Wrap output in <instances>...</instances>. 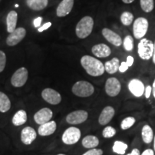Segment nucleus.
<instances>
[{
  "label": "nucleus",
  "mask_w": 155,
  "mask_h": 155,
  "mask_svg": "<svg viewBox=\"0 0 155 155\" xmlns=\"http://www.w3.org/2000/svg\"><path fill=\"white\" fill-rule=\"evenodd\" d=\"M81 64L86 73L91 76H101L105 72V68L102 62L92 56H83L81 59Z\"/></svg>",
  "instance_id": "obj_1"
},
{
  "label": "nucleus",
  "mask_w": 155,
  "mask_h": 155,
  "mask_svg": "<svg viewBox=\"0 0 155 155\" xmlns=\"http://www.w3.org/2000/svg\"><path fill=\"white\" fill-rule=\"evenodd\" d=\"M94 19L90 16L83 17L78 22L75 28V34L80 39L86 38L91 34L94 28Z\"/></svg>",
  "instance_id": "obj_2"
},
{
  "label": "nucleus",
  "mask_w": 155,
  "mask_h": 155,
  "mask_svg": "<svg viewBox=\"0 0 155 155\" xmlns=\"http://www.w3.org/2000/svg\"><path fill=\"white\" fill-rule=\"evenodd\" d=\"M94 91V86L86 81H78L72 87L73 94L81 98H86L92 96Z\"/></svg>",
  "instance_id": "obj_3"
},
{
  "label": "nucleus",
  "mask_w": 155,
  "mask_h": 155,
  "mask_svg": "<svg viewBox=\"0 0 155 155\" xmlns=\"http://www.w3.org/2000/svg\"><path fill=\"white\" fill-rule=\"evenodd\" d=\"M154 44L152 40L142 38L138 44V55L141 59L149 61L152 58Z\"/></svg>",
  "instance_id": "obj_4"
},
{
  "label": "nucleus",
  "mask_w": 155,
  "mask_h": 155,
  "mask_svg": "<svg viewBox=\"0 0 155 155\" xmlns=\"http://www.w3.org/2000/svg\"><path fill=\"white\" fill-rule=\"evenodd\" d=\"M81 137V131L78 128L71 127L64 131L62 135V141L65 144L73 145L80 140Z\"/></svg>",
  "instance_id": "obj_5"
},
{
  "label": "nucleus",
  "mask_w": 155,
  "mask_h": 155,
  "mask_svg": "<svg viewBox=\"0 0 155 155\" xmlns=\"http://www.w3.org/2000/svg\"><path fill=\"white\" fill-rule=\"evenodd\" d=\"M149 28L148 20L144 17H139L134 22L133 34L136 39H142L147 34Z\"/></svg>",
  "instance_id": "obj_6"
},
{
  "label": "nucleus",
  "mask_w": 155,
  "mask_h": 155,
  "mask_svg": "<svg viewBox=\"0 0 155 155\" xmlns=\"http://www.w3.org/2000/svg\"><path fill=\"white\" fill-rule=\"evenodd\" d=\"M28 79V71L26 68L22 67L17 69L11 78V83L15 88L25 86Z\"/></svg>",
  "instance_id": "obj_7"
},
{
  "label": "nucleus",
  "mask_w": 155,
  "mask_h": 155,
  "mask_svg": "<svg viewBox=\"0 0 155 155\" xmlns=\"http://www.w3.org/2000/svg\"><path fill=\"white\" fill-rule=\"evenodd\" d=\"M88 114L84 110H78L68 114L66 116V121L71 125H78L84 123L88 119Z\"/></svg>",
  "instance_id": "obj_8"
},
{
  "label": "nucleus",
  "mask_w": 155,
  "mask_h": 155,
  "mask_svg": "<svg viewBox=\"0 0 155 155\" xmlns=\"http://www.w3.org/2000/svg\"><path fill=\"white\" fill-rule=\"evenodd\" d=\"M41 96L44 101L51 105H58L62 101L61 95L57 91L50 88L44 89L42 91Z\"/></svg>",
  "instance_id": "obj_9"
},
{
  "label": "nucleus",
  "mask_w": 155,
  "mask_h": 155,
  "mask_svg": "<svg viewBox=\"0 0 155 155\" xmlns=\"http://www.w3.org/2000/svg\"><path fill=\"white\" fill-rule=\"evenodd\" d=\"M121 89V85L116 78L111 77L107 79L105 84L106 94L111 97H115L119 94Z\"/></svg>",
  "instance_id": "obj_10"
},
{
  "label": "nucleus",
  "mask_w": 155,
  "mask_h": 155,
  "mask_svg": "<svg viewBox=\"0 0 155 155\" xmlns=\"http://www.w3.org/2000/svg\"><path fill=\"white\" fill-rule=\"evenodd\" d=\"M27 31L25 28H19L15 29L12 32L9 33V36L7 38V45L9 46H15L19 43L26 35Z\"/></svg>",
  "instance_id": "obj_11"
},
{
  "label": "nucleus",
  "mask_w": 155,
  "mask_h": 155,
  "mask_svg": "<svg viewBox=\"0 0 155 155\" xmlns=\"http://www.w3.org/2000/svg\"><path fill=\"white\" fill-rule=\"evenodd\" d=\"M53 116V112L49 108H42L34 115V121L38 125H42L50 121Z\"/></svg>",
  "instance_id": "obj_12"
},
{
  "label": "nucleus",
  "mask_w": 155,
  "mask_h": 155,
  "mask_svg": "<svg viewBox=\"0 0 155 155\" xmlns=\"http://www.w3.org/2000/svg\"><path fill=\"white\" fill-rule=\"evenodd\" d=\"M128 88H129V90L131 92V94L134 95L135 97H137V98L142 96L145 90L144 83L139 79L136 78L132 79V80L129 81Z\"/></svg>",
  "instance_id": "obj_13"
},
{
  "label": "nucleus",
  "mask_w": 155,
  "mask_h": 155,
  "mask_svg": "<svg viewBox=\"0 0 155 155\" xmlns=\"http://www.w3.org/2000/svg\"><path fill=\"white\" fill-rule=\"evenodd\" d=\"M21 141L25 145L32 144L37 138V132L32 127H26L21 131Z\"/></svg>",
  "instance_id": "obj_14"
},
{
  "label": "nucleus",
  "mask_w": 155,
  "mask_h": 155,
  "mask_svg": "<svg viewBox=\"0 0 155 155\" xmlns=\"http://www.w3.org/2000/svg\"><path fill=\"white\" fill-rule=\"evenodd\" d=\"M73 5H74V0H63L56 9L57 16L59 17L67 16L72 11Z\"/></svg>",
  "instance_id": "obj_15"
},
{
  "label": "nucleus",
  "mask_w": 155,
  "mask_h": 155,
  "mask_svg": "<svg viewBox=\"0 0 155 155\" xmlns=\"http://www.w3.org/2000/svg\"><path fill=\"white\" fill-rule=\"evenodd\" d=\"M102 35L104 37V38L108 42L115 45L116 47H119L122 44V39L121 36H119L115 32L112 31L108 28H104L102 30Z\"/></svg>",
  "instance_id": "obj_16"
},
{
  "label": "nucleus",
  "mask_w": 155,
  "mask_h": 155,
  "mask_svg": "<svg viewBox=\"0 0 155 155\" xmlns=\"http://www.w3.org/2000/svg\"><path fill=\"white\" fill-rule=\"evenodd\" d=\"M114 115H115V109L112 106H106L100 114L98 117V123L102 126L108 124L113 119Z\"/></svg>",
  "instance_id": "obj_17"
},
{
  "label": "nucleus",
  "mask_w": 155,
  "mask_h": 155,
  "mask_svg": "<svg viewBox=\"0 0 155 155\" xmlns=\"http://www.w3.org/2000/svg\"><path fill=\"white\" fill-rule=\"evenodd\" d=\"M91 51L95 56L101 58H107L111 54V50L109 46L104 43L95 45L92 48Z\"/></svg>",
  "instance_id": "obj_18"
},
{
  "label": "nucleus",
  "mask_w": 155,
  "mask_h": 155,
  "mask_svg": "<svg viewBox=\"0 0 155 155\" xmlns=\"http://www.w3.org/2000/svg\"><path fill=\"white\" fill-rule=\"evenodd\" d=\"M57 129V124L55 121H50L45 123L43 124L40 125L38 127V133L42 137H48L53 134Z\"/></svg>",
  "instance_id": "obj_19"
},
{
  "label": "nucleus",
  "mask_w": 155,
  "mask_h": 155,
  "mask_svg": "<svg viewBox=\"0 0 155 155\" xmlns=\"http://www.w3.org/2000/svg\"><path fill=\"white\" fill-rule=\"evenodd\" d=\"M28 120V115H27V112L25 110H19L15 114L14 116L12 119V124L15 127H19V126L24 125L27 122Z\"/></svg>",
  "instance_id": "obj_20"
},
{
  "label": "nucleus",
  "mask_w": 155,
  "mask_h": 155,
  "mask_svg": "<svg viewBox=\"0 0 155 155\" xmlns=\"http://www.w3.org/2000/svg\"><path fill=\"white\" fill-rule=\"evenodd\" d=\"M17 13L15 11H10L8 13L6 19L7 22V32L11 33L16 29L17 23Z\"/></svg>",
  "instance_id": "obj_21"
},
{
  "label": "nucleus",
  "mask_w": 155,
  "mask_h": 155,
  "mask_svg": "<svg viewBox=\"0 0 155 155\" xmlns=\"http://www.w3.org/2000/svg\"><path fill=\"white\" fill-rule=\"evenodd\" d=\"M29 8L35 11H40L48 6V0H26Z\"/></svg>",
  "instance_id": "obj_22"
},
{
  "label": "nucleus",
  "mask_w": 155,
  "mask_h": 155,
  "mask_svg": "<svg viewBox=\"0 0 155 155\" xmlns=\"http://www.w3.org/2000/svg\"><path fill=\"white\" fill-rule=\"evenodd\" d=\"M120 66V61L119 58H114L111 61L106 62L104 68H105V71H106L109 74H114L119 71Z\"/></svg>",
  "instance_id": "obj_23"
},
{
  "label": "nucleus",
  "mask_w": 155,
  "mask_h": 155,
  "mask_svg": "<svg viewBox=\"0 0 155 155\" xmlns=\"http://www.w3.org/2000/svg\"><path fill=\"white\" fill-rule=\"evenodd\" d=\"M99 144V139L96 136L88 135L82 140V145L86 149H94Z\"/></svg>",
  "instance_id": "obj_24"
},
{
  "label": "nucleus",
  "mask_w": 155,
  "mask_h": 155,
  "mask_svg": "<svg viewBox=\"0 0 155 155\" xmlns=\"http://www.w3.org/2000/svg\"><path fill=\"white\" fill-rule=\"evenodd\" d=\"M141 137L145 144H150L154 139V133L150 125H144L141 129Z\"/></svg>",
  "instance_id": "obj_25"
},
{
  "label": "nucleus",
  "mask_w": 155,
  "mask_h": 155,
  "mask_svg": "<svg viewBox=\"0 0 155 155\" xmlns=\"http://www.w3.org/2000/svg\"><path fill=\"white\" fill-rule=\"evenodd\" d=\"M11 108V101L5 93L0 91V112L6 113Z\"/></svg>",
  "instance_id": "obj_26"
},
{
  "label": "nucleus",
  "mask_w": 155,
  "mask_h": 155,
  "mask_svg": "<svg viewBox=\"0 0 155 155\" xmlns=\"http://www.w3.org/2000/svg\"><path fill=\"white\" fill-rule=\"evenodd\" d=\"M128 145L126 143L123 142L121 141H114L112 150L113 152L116 154H118L119 155H124L125 154L126 150H127Z\"/></svg>",
  "instance_id": "obj_27"
},
{
  "label": "nucleus",
  "mask_w": 155,
  "mask_h": 155,
  "mask_svg": "<svg viewBox=\"0 0 155 155\" xmlns=\"http://www.w3.org/2000/svg\"><path fill=\"white\" fill-rule=\"evenodd\" d=\"M120 20L125 26H129L134 21V15L130 12H124L120 16Z\"/></svg>",
  "instance_id": "obj_28"
},
{
  "label": "nucleus",
  "mask_w": 155,
  "mask_h": 155,
  "mask_svg": "<svg viewBox=\"0 0 155 155\" xmlns=\"http://www.w3.org/2000/svg\"><path fill=\"white\" fill-rule=\"evenodd\" d=\"M141 8L145 12H151L154 9V0H140Z\"/></svg>",
  "instance_id": "obj_29"
},
{
  "label": "nucleus",
  "mask_w": 155,
  "mask_h": 155,
  "mask_svg": "<svg viewBox=\"0 0 155 155\" xmlns=\"http://www.w3.org/2000/svg\"><path fill=\"white\" fill-rule=\"evenodd\" d=\"M136 122V119L132 116H129V117L125 118L121 123V128L122 130H127V129H130L132 126Z\"/></svg>",
  "instance_id": "obj_30"
},
{
  "label": "nucleus",
  "mask_w": 155,
  "mask_h": 155,
  "mask_svg": "<svg viewBox=\"0 0 155 155\" xmlns=\"http://www.w3.org/2000/svg\"><path fill=\"white\" fill-rule=\"evenodd\" d=\"M124 48L128 52L132 51L134 49V38L131 35L125 37L123 42Z\"/></svg>",
  "instance_id": "obj_31"
},
{
  "label": "nucleus",
  "mask_w": 155,
  "mask_h": 155,
  "mask_svg": "<svg viewBox=\"0 0 155 155\" xmlns=\"http://www.w3.org/2000/svg\"><path fill=\"white\" fill-rule=\"evenodd\" d=\"M116 129H114V127H111V126H108V127H106L105 129L103 130L102 135L104 138L109 139L114 137V136L116 135Z\"/></svg>",
  "instance_id": "obj_32"
},
{
  "label": "nucleus",
  "mask_w": 155,
  "mask_h": 155,
  "mask_svg": "<svg viewBox=\"0 0 155 155\" xmlns=\"http://www.w3.org/2000/svg\"><path fill=\"white\" fill-rule=\"evenodd\" d=\"M6 61H7V58H6L5 53L2 50H0V73H2L5 70Z\"/></svg>",
  "instance_id": "obj_33"
},
{
  "label": "nucleus",
  "mask_w": 155,
  "mask_h": 155,
  "mask_svg": "<svg viewBox=\"0 0 155 155\" xmlns=\"http://www.w3.org/2000/svg\"><path fill=\"white\" fill-rule=\"evenodd\" d=\"M103 150L101 149L94 148L91 150H89L86 152L83 153L82 155H103Z\"/></svg>",
  "instance_id": "obj_34"
},
{
  "label": "nucleus",
  "mask_w": 155,
  "mask_h": 155,
  "mask_svg": "<svg viewBox=\"0 0 155 155\" xmlns=\"http://www.w3.org/2000/svg\"><path fill=\"white\" fill-rule=\"evenodd\" d=\"M128 69H129V66L127 65V63H126V62H122V63H121V65H120V66H119V71L121 73H124L127 71Z\"/></svg>",
  "instance_id": "obj_35"
},
{
  "label": "nucleus",
  "mask_w": 155,
  "mask_h": 155,
  "mask_svg": "<svg viewBox=\"0 0 155 155\" xmlns=\"http://www.w3.org/2000/svg\"><path fill=\"white\" fill-rule=\"evenodd\" d=\"M152 93V88L151 86H147L144 90V94H145V97L147 98H149L151 96Z\"/></svg>",
  "instance_id": "obj_36"
},
{
  "label": "nucleus",
  "mask_w": 155,
  "mask_h": 155,
  "mask_svg": "<svg viewBox=\"0 0 155 155\" xmlns=\"http://www.w3.org/2000/svg\"><path fill=\"white\" fill-rule=\"evenodd\" d=\"M51 25H52V23L51 22L45 23V24L42 25V27H40V28H38V32H43L44 30H48V28H50V27H51Z\"/></svg>",
  "instance_id": "obj_37"
},
{
  "label": "nucleus",
  "mask_w": 155,
  "mask_h": 155,
  "mask_svg": "<svg viewBox=\"0 0 155 155\" xmlns=\"http://www.w3.org/2000/svg\"><path fill=\"white\" fill-rule=\"evenodd\" d=\"M126 63H127V65L129 66V68L132 66L133 64H134V58L132 57V56H131V55L128 56L127 59V62H126Z\"/></svg>",
  "instance_id": "obj_38"
},
{
  "label": "nucleus",
  "mask_w": 155,
  "mask_h": 155,
  "mask_svg": "<svg viewBox=\"0 0 155 155\" xmlns=\"http://www.w3.org/2000/svg\"><path fill=\"white\" fill-rule=\"evenodd\" d=\"M42 20V18L41 17H39L38 18H36L34 20V25L35 28H39L40 27V24H41V22Z\"/></svg>",
  "instance_id": "obj_39"
},
{
  "label": "nucleus",
  "mask_w": 155,
  "mask_h": 155,
  "mask_svg": "<svg viewBox=\"0 0 155 155\" xmlns=\"http://www.w3.org/2000/svg\"><path fill=\"white\" fill-rule=\"evenodd\" d=\"M140 155H154V150H151V149H147Z\"/></svg>",
  "instance_id": "obj_40"
},
{
  "label": "nucleus",
  "mask_w": 155,
  "mask_h": 155,
  "mask_svg": "<svg viewBox=\"0 0 155 155\" xmlns=\"http://www.w3.org/2000/svg\"><path fill=\"white\" fill-rule=\"evenodd\" d=\"M140 151L138 149H134L130 153L127 154V155H140Z\"/></svg>",
  "instance_id": "obj_41"
},
{
  "label": "nucleus",
  "mask_w": 155,
  "mask_h": 155,
  "mask_svg": "<svg viewBox=\"0 0 155 155\" xmlns=\"http://www.w3.org/2000/svg\"><path fill=\"white\" fill-rule=\"evenodd\" d=\"M152 94H153V96H154V98H155V79L154 81V82H153V85H152Z\"/></svg>",
  "instance_id": "obj_42"
},
{
  "label": "nucleus",
  "mask_w": 155,
  "mask_h": 155,
  "mask_svg": "<svg viewBox=\"0 0 155 155\" xmlns=\"http://www.w3.org/2000/svg\"><path fill=\"white\" fill-rule=\"evenodd\" d=\"M134 1V0H122V2L125 4H131Z\"/></svg>",
  "instance_id": "obj_43"
},
{
  "label": "nucleus",
  "mask_w": 155,
  "mask_h": 155,
  "mask_svg": "<svg viewBox=\"0 0 155 155\" xmlns=\"http://www.w3.org/2000/svg\"><path fill=\"white\" fill-rule=\"evenodd\" d=\"M154 44V53H153V56H152V60H153V63L155 64V43Z\"/></svg>",
  "instance_id": "obj_44"
},
{
  "label": "nucleus",
  "mask_w": 155,
  "mask_h": 155,
  "mask_svg": "<svg viewBox=\"0 0 155 155\" xmlns=\"http://www.w3.org/2000/svg\"><path fill=\"white\" fill-rule=\"evenodd\" d=\"M154 150L155 151V137H154Z\"/></svg>",
  "instance_id": "obj_45"
},
{
  "label": "nucleus",
  "mask_w": 155,
  "mask_h": 155,
  "mask_svg": "<svg viewBox=\"0 0 155 155\" xmlns=\"http://www.w3.org/2000/svg\"><path fill=\"white\" fill-rule=\"evenodd\" d=\"M57 155H66V154H58Z\"/></svg>",
  "instance_id": "obj_46"
},
{
  "label": "nucleus",
  "mask_w": 155,
  "mask_h": 155,
  "mask_svg": "<svg viewBox=\"0 0 155 155\" xmlns=\"http://www.w3.org/2000/svg\"><path fill=\"white\" fill-rule=\"evenodd\" d=\"M15 7H18L19 6H18V5H15Z\"/></svg>",
  "instance_id": "obj_47"
}]
</instances>
